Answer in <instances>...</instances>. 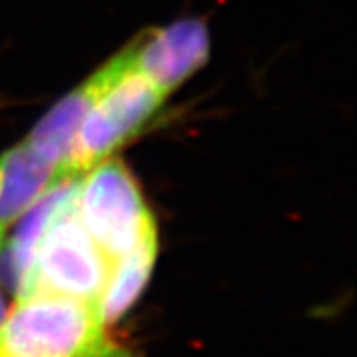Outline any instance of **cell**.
<instances>
[{
  "label": "cell",
  "instance_id": "cell-2",
  "mask_svg": "<svg viewBox=\"0 0 357 357\" xmlns=\"http://www.w3.org/2000/svg\"><path fill=\"white\" fill-rule=\"evenodd\" d=\"M75 186L77 178L68 184L44 225L17 296L28 291H53L93 303L99 308L113 264L80 221Z\"/></svg>",
  "mask_w": 357,
  "mask_h": 357
},
{
  "label": "cell",
  "instance_id": "cell-4",
  "mask_svg": "<svg viewBox=\"0 0 357 357\" xmlns=\"http://www.w3.org/2000/svg\"><path fill=\"white\" fill-rule=\"evenodd\" d=\"M75 204L84 228L112 264L155 228L135 177L123 160L112 157L77 178Z\"/></svg>",
  "mask_w": 357,
  "mask_h": 357
},
{
  "label": "cell",
  "instance_id": "cell-5",
  "mask_svg": "<svg viewBox=\"0 0 357 357\" xmlns=\"http://www.w3.org/2000/svg\"><path fill=\"white\" fill-rule=\"evenodd\" d=\"M130 46L133 68L168 97L208 62L210 33L202 19H181L150 29Z\"/></svg>",
  "mask_w": 357,
  "mask_h": 357
},
{
  "label": "cell",
  "instance_id": "cell-8",
  "mask_svg": "<svg viewBox=\"0 0 357 357\" xmlns=\"http://www.w3.org/2000/svg\"><path fill=\"white\" fill-rule=\"evenodd\" d=\"M155 257L157 228H153L142 237L141 243L130 254L119 259L112 266L108 284L99 303V312L104 323H115L135 305L150 281Z\"/></svg>",
  "mask_w": 357,
  "mask_h": 357
},
{
  "label": "cell",
  "instance_id": "cell-10",
  "mask_svg": "<svg viewBox=\"0 0 357 357\" xmlns=\"http://www.w3.org/2000/svg\"><path fill=\"white\" fill-rule=\"evenodd\" d=\"M4 228H0V254H2V248H4Z\"/></svg>",
  "mask_w": 357,
  "mask_h": 357
},
{
  "label": "cell",
  "instance_id": "cell-6",
  "mask_svg": "<svg viewBox=\"0 0 357 357\" xmlns=\"http://www.w3.org/2000/svg\"><path fill=\"white\" fill-rule=\"evenodd\" d=\"M61 162L29 142H19L0 155V228L19 221L59 184Z\"/></svg>",
  "mask_w": 357,
  "mask_h": 357
},
{
  "label": "cell",
  "instance_id": "cell-9",
  "mask_svg": "<svg viewBox=\"0 0 357 357\" xmlns=\"http://www.w3.org/2000/svg\"><path fill=\"white\" fill-rule=\"evenodd\" d=\"M6 314H8V308H6L4 297H2V294H0V324H2V321H4Z\"/></svg>",
  "mask_w": 357,
  "mask_h": 357
},
{
  "label": "cell",
  "instance_id": "cell-7",
  "mask_svg": "<svg viewBox=\"0 0 357 357\" xmlns=\"http://www.w3.org/2000/svg\"><path fill=\"white\" fill-rule=\"evenodd\" d=\"M128 62H130V50L126 47L124 52L106 62L100 70L95 71L93 75L84 80L79 88L66 95L33 128V132L26 137L29 142H33L37 148H40L43 151H46L47 155H52L53 159L61 162V177L62 166L66 162L68 153H70L71 144L75 141L82 119L86 117V113L91 108V104L97 100V97L102 93V89L115 79V75L126 66Z\"/></svg>",
  "mask_w": 357,
  "mask_h": 357
},
{
  "label": "cell",
  "instance_id": "cell-3",
  "mask_svg": "<svg viewBox=\"0 0 357 357\" xmlns=\"http://www.w3.org/2000/svg\"><path fill=\"white\" fill-rule=\"evenodd\" d=\"M166 95L130 62L102 89L79 126L62 177L75 181L88 169L108 159L141 132L160 109Z\"/></svg>",
  "mask_w": 357,
  "mask_h": 357
},
{
  "label": "cell",
  "instance_id": "cell-1",
  "mask_svg": "<svg viewBox=\"0 0 357 357\" xmlns=\"http://www.w3.org/2000/svg\"><path fill=\"white\" fill-rule=\"evenodd\" d=\"M106 326L93 303L28 291L0 324V357H135Z\"/></svg>",
  "mask_w": 357,
  "mask_h": 357
}]
</instances>
